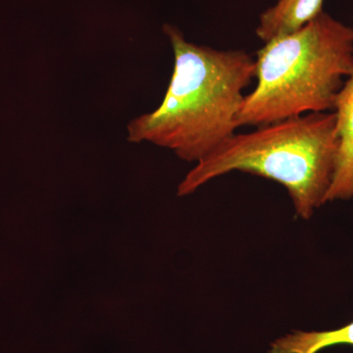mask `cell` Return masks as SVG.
Wrapping results in <instances>:
<instances>
[{"label":"cell","instance_id":"6da1fadb","mask_svg":"<svg viewBox=\"0 0 353 353\" xmlns=\"http://www.w3.org/2000/svg\"><path fill=\"white\" fill-rule=\"evenodd\" d=\"M163 31L173 48V75L161 104L128 124V141H148L197 163L239 129L256 62L243 50L190 43L176 26L164 24Z\"/></svg>","mask_w":353,"mask_h":353},{"label":"cell","instance_id":"7a4b0ae2","mask_svg":"<svg viewBox=\"0 0 353 353\" xmlns=\"http://www.w3.org/2000/svg\"><path fill=\"white\" fill-rule=\"evenodd\" d=\"M339 154L336 114L308 113L234 132L197 162L178 188L179 196L232 172L263 176L280 183L296 214L309 220L327 203Z\"/></svg>","mask_w":353,"mask_h":353},{"label":"cell","instance_id":"3957f363","mask_svg":"<svg viewBox=\"0 0 353 353\" xmlns=\"http://www.w3.org/2000/svg\"><path fill=\"white\" fill-rule=\"evenodd\" d=\"M256 85L236 123L260 127L308 113L334 111L353 70V28L322 11L257 51Z\"/></svg>","mask_w":353,"mask_h":353},{"label":"cell","instance_id":"277c9868","mask_svg":"<svg viewBox=\"0 0 353 353\" xmlns=\"http://www.w3.org/2000/svg\"><path fill=\"white\" fill-rule=\"evenodd\" d=\"M334 112L339 154L327 202L353 199V70L336 97Z\"/></svg>","mask_w":353,"mask_h":353},{"label":"cell","instance_id":"5b68a950","mask_svg":"<svg viewBox=\"0 0 353 353\" xmlns=\"http://www.w3.org/2000/svg\"><path fill=\"white\" fill-rule=\"evenodd\" d=\"M324 0H277L259 17L255 30L262 41L294 31L322 12Z\"/></svg>","mask_w":353,"mask_h":353},{"label":"cell","instance_id":"8992f818","mask_svg":"<svg viewBox=\"0 0 353 353\" xmlns=\"http://www.w3.org/2000/svg\"><path fill=\"white\" fill-rule=\"evenodd\" d=\"M353 347V321L331 331H294L277 339L268 353H318L334 345Z\"/></svg>","mask_w":353,"mask_h":353}]
</instances>
